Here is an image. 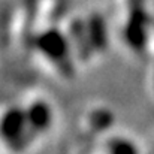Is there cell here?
I'll return each instance as SVG.
<instances>
[{
    "label": "cell",
    "instance_id": "obj_3",
    "mask_svg": "<svg viewBox=\"0 0 154 154\" xmlns=\"http://www.w3.org/2000/svg\"><path fill=\"white\" fill-rule=\"evenodd\" d=\"M26 118H27V124H30L33 129L44 130L51 123V111L45 103H33L30 109L26 111Z\"/></svg>",
    "mask_w": 154,
    "mask_h": 154
},
{
    "label": "cell",
    "instance_id": "obj_1",
    "mask_svg": "<svg viewBox=\"0 0 154 154\" xmlns=\"http://www.w3.org/2000/svg\"><path fill=\"white\" fill-rule=\"evenodd\" d=\"M27 126L26 112L20 109L8 111L0 121V135L8 141H17Z\"/></svg>",
    "mask_w": 154,
    "mask_h": 154
},
{
    "label": "cell",
    "instance_id": "obj_2",
    "mask_svg": "<svg viewBox=\"0 0 154 154\" xmlns=\"http://www.w3.org/2000/svg\"><path fill=\"white\" fill-rule=\"evenodd\" d=\"M38 45H39L41 51L50 55L52 60H63L67 52V44H66L64 38L61 36V33H58L55 30H51V32L45 33L44 36H41L38 39Z\"/></svg>",
    "mask_w": 154,
    "mask_h": 154
},
{
    "label": "cell",
    "instance_id": "obj_5",
    "mask_svg": "<svg viewBox=\"0 0 154 154\" xmlns=\"http://www.w3.org/2000/svg\"><path fill=\"white\" fill-rule=\"evenodd\" d=\"M111 151L114 153H135V147L127 141H114L111 145Z\"/></svg>",
    "mask_w": 154,
    "mask_h": 154
},
{
    "label": "cell",
    "instance_id": "obj_4",
    "mask_svg": "<svg viewBox=\"0 0 154 154\" xmlns=\"http://www.w3.org/2000/svg\"><path fill=\"white\" fill-rule=\"evenodd\" d=\"M90 39L93 42V45H96L94 48L100 50L105 47L106 44V36H105V26H103V21L100 18H93V21L90 23Z\"/></svg>",
    "mask_w": 154,
    "mask_h": 154
}]
</instances>
